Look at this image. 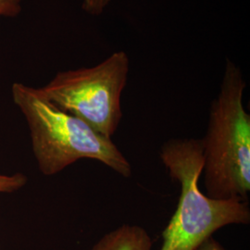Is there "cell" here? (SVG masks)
<instances>
[{
	"label": "cell",
	"instance_id": "6",
	"mask_svg": "<svg viewBox=\"0 0 250 250\" xmlns=\"http://www.w3.org/2000/svg\"><path fill=\"white\" fill-rule=\"evenodd\" d=\"M28 178L24 174L17 172L12 175L0 174V193H13L23 188Z\"/></svg>",
	"mask_w": 250,
	"mask_h": 250
},
{
	"label": "cell",
	"instance_id": "9",
	"mask_svg": "<svg viewBox=\"0 0 250 250\" xmlns=\"http://www.w3.org/2000/svg\"><path fill=\"white\" fill-rule=\"evenodd\" d=\"M196 250H226L224 247L215 240L212 236L208 237L207 240L203 242Z\"/></svg>",
	"mask_w": 250,
	"mask_h": 250
},
{
	"label": "cell",
	"instance_id": "7",
	"mask_svg": "<svg viewBox=\"0 0 250 250\" xmlns=\"http://www.w3.org/2000/svg\"><path fill=\"white\" fill-rule=\"evenodd\" d=\"M24 0H0V18H15L22 9Z\"/></svg>",
	"mask_w": 250,
	"mask_h": 250
},
{
	"label": "cell",
	"instance_id": "4",
	"mask_svg": "<svg viewBox=\"0 0 250 250\" xmlns=\"http://www.w3.org/2000/svg\"><path fill=\"white\" fill-rule=\"evenodd\" d=\"M129 69L128 55L117 51L94 67L59 72L39 90L55 106L112 138L123 119Z\"/></svg>",
	"mask_w": 250,
	"mask_h": 250
},
{
	"label": "cell",
	"instance_id": "5",
	"mask_svg": "<svg viewBox=\"0 0 250 250\" xmlns=\"http://www.w3.org/2000/svg\"><path fill=\"white\" fill-rule=\"evenodd\" d=\"M153 242L146 230L125 224L104 234L90 250H151Z\"/></svg>",
	"mask_w": 250,
	"mask_h": 250
},
{
	"label": "cell",
	"instance_id": "3",
	"mask_svg": "<svg viewBox=\"0 0 250 250\" xmlns=\"http://www.w3.org/2000/svg\"><path fill=\"white\" fill-rule=\"evenodd\" d=\"M161 159L181 187L176 210L162 232L160 250H196L221 228L250 224L248 200H220L199 187L204 157L200 139L172 138L161 146Z\"/></svg>",
	"mask_w": 250,
	"mask_h": 250
},
{
	"label": "cell",
	"instance_id": "8",
	"mask_svg": "<svg viewBox=\"0 0 250 250\" xmlns=\"http://www.w3.org/2000/svg\"><path fill=\"white\" fill-rule=\"evenodd\" d=\"M111 0H83V9L90 15H101Z\"/></svg>",
	"mask_w": 250,
	"mask_h": 250
},
{
	"label": "cell",
	"instance_id": "1",
	"mask_svg": "<svg viewBox=\"0 0 250 250\" xmlns=\"http://www.w3.org/2000/svg\"><path fill=\"white\" fill-rule=\"evenodd\" d=\"M11 94L26 120L37 166L44 175H55L79 160L88 159L125 178L132 176L131 163L111 138L55 106L39 88L14 83Z\"/></svg>",
	"mask_w": 250,
	"mask_h": 250
},
{
	"label": "cell",
	"instance_id": "2",
	"mask_svg": "<svg viewBox=\"0 0 250 250\" xmlns=\"http://www.w3.org/2000/svg\"><path fill=\"white\" fill-rule=\"evenodd\" d=\"M246 86L241 70L227 60L205 136L200 139L206 195L214 199L248 200L250 194V115L243 105Z\"/></svg>",
	"mask_w": 250,
	"mask_h": 250
}]
</instances>
